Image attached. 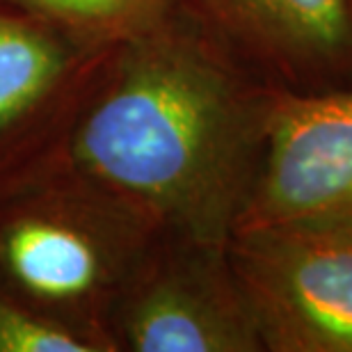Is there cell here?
<instances>
[{
	"label": "cell",
	"mask_w": 352,
	"mask_h": 352,
	"mask_svg": "<svg viewBox=\"0 0 352 352\" xmlns=\"http://www.w3.org/2000/svg\"><path fill=\"white\" fill-rule=\"evenodd\" d=\"M91 48H112L170 16L174 0H0Z\"/></svg>",
	"instance_id": "obj_8"
},
{
	"label": "cell",
	"mask_w": 352,
	"mask_h": 352,
	"mask_svg": "<svg viewBox=\"0 0 352 352\" xmlns=\"http://www.w3.org/2000/svg\"><path fill=\"white\" fill-rule=\"evenodd\" d=\"M267 85L325 91L352 82V0H174Z\"/></svg>",
	"instance_id": "obj_7"
},
{
	"label": "cell",
	"mask_w": 352,
	"mask_h": 352,
	"mask_svg": "<svg viewBox=\"0 0 352 352\" xmlns=\"http://www.w3.org/2000/svg\"><path fill=\"white\" fill-rule=\"evenodd\" d=\"M108 51L0 3V183L58 153Z\"/></svg>",
	"instance_id": "obj_6"
},
{
	"label": "cell",
	"mask_w": 352,
	"mask_h": 352,
	"mask_svg": "<svg viewBox=\"0 0 352 352\" xmlns=\"http://www.w3.org/2000/svg\"><path fill=\"white\" fill-rule=\"evenodd\" d=\"M160 224L58 158L0 183V295L115 352L110 316Z\"/></svg>",
	"instance_id": "obj_2"
},
{
	"label": "cell",
	"mask_w": 352,
	"mask_h": 352,
	"mask_svg": "<svg viewBox=\"0 0 352 352\" xmlns=\"http://www.w3.org/2000/svg\"><path fill=\"white\" fill-rule=\"evenodd\" d=\"M352 236V82L274 91L263 158L236 229Z\"/></svg>",
	"instance_id": "obj_5"
},
{
	"label": "cell",
	"mask_w": 352,
	"mask_h": 352,
	"mask_svg": "<svg viewBox=\"0 0 352 352\" xmlns=\"http://www.w3.org/2000/svg\"><path fill=\"white\" fill-rule=\"evenodd\" d=\"M0 352H94L87 341L55 320L0 295Z\"/></svg>",
	"instance_id": "obj_9"
},
{
	"label": "cell",
	"mask_w": 352,
	"mask_h": 352,
	"mask_svg": "<svg viewBox=\"0 0 352 352\" xmlns=\"http://www.w3.org/2000/svg\"><path fill=\"white\" fill-rule=\"evenodd\" d=\"M274 91L174 7L110 48L51 158L160 227L227 243L254 188Z\"/></svg>",
	"instance_id": "obj_1"
},
{
	"label": "cell",
	"mask_w": 352,
	"mask_h": 352,
	"mask_svg": "<svg viewBox=\"0 0 352 352\" xmlns=\"http://www.w3.org/2000/svg\"><path fill=\"white\" fill-rule=\"evenodd\" d=\"M115 352H265L229 241L160 229L110 316Z\"/></svg>",
	"instance_id": "obj_3"
},
{
	"label": "cell",
	"mask_w": 352,
	"mask_h": 352,
	"mask_svg": "<svg viewBox=\"0 0 352 352\" xmlns=\"http://www.w3.org/2000/svg\"><path fill=\"white\" fill-rule=\"evenodd\" d=\"M229 256L265 352H352V236L238 229Z\"/></svg>",
	"instance_id": "obj_4"
}]
</instances>
